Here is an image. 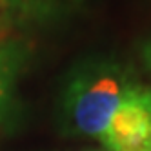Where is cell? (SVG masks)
<instances>
[{"label":"cell","instance_id":"obj_1","mask_svg":"<svg viewBox=\"0 0 151 151\" xmlns=\"http://www.w3.org/2000/svg\"><path fill=\"white\" fill-rule=\"evenodd\" d=\"M137 84L133 69L111 55H91L73 64L58 95L62 133L100 140L113 113Z\"/></svg>","mask_w":151,"mask_h":151},{"label":"cell","instance_id":"obj_5","mask_svg":"<svg viewBox=\"0 0 151 151\" xmlns=\"http://www.w3.org/2000/svg\"><path fill=\"white\" fill-rule=\"evenodd\" d=\"M140 57H142V62L147 68V71L151 73V37L142 44V47H140Z\"/></svg>","mask_w":151,"mask_h":151},{"label":"cell","instance_id":"obj_7","mask_svg":"<svg viewBox=\"0 0 151 151\" xmlns=\"http://www.w3.org/2000/svg\"><path fill=\"white\" fill-rule=\"evenodd\" d=\"M149 99H151V86H149Z\"/></svg>","mask_w":151,"mask_h":151},{"label":"cell","instance_id":"obj_2","mask_svg":"<svg viewBox=\"0 0 151 151\" xmlns=\"http://www.w3.org/2000/svg\"><path fill=\"white\" fill-rule=\"evenodd\" d=\"M106 151H151L149 86L137 84L113 113L100 138Z\"/></svg>","mask_w":151,"mask_h":151},{"label":"cell","instance_id":"obj_6","mask_svg":"<svg viewBox=\"0 0 151 151\" xmlns=\"http://www.w3.org/2000/svg\"><path fill=\"white\" fill-rule=\"evenodd\" d=\"M9 26H11V18H9L6 13L0 11V38L6 37V33L9 31Z\"/></svg>","mask_w":151,"mask_h":151},{"label":"cell","instance_id":"obj_3","mask_svg":"<svg viewBox=\"0 0 151 151\" xmlns=\"http://www.w3.org/2000/svg\"><path fill=\"white\" fill-rule=\"evenodd\" d=\"M29 44L20 38H0V126L13 115L20 75L29 60Z\"/></svg>","mask_w":151,"mask_h":151},{"label":"cell","instance_id":"obj_4","mask_svg":"<svg viewBox=\"0 0 151 151\" xmlns=\"http://www.w3.org/2000/svg\"><path fill=\"white\" fill-rule=\"evenodd\" d=\"M0 11L11 17H35L44 13L42 0H0Z\"/></svg>","mask_w":151,"mask_h":151}]
</instances>
